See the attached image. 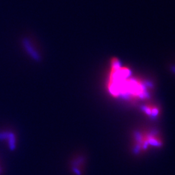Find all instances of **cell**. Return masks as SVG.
<instances>
[{"label":"cell","instance_id":"6da1fadb","mask_svg":"<svg viewBox=\"0 0 175 175\" xmlns=\"http://www.w3.org/2000/svg\"><path fill=\"white\" fill-rule=\"evenodd\" d=\"M107 79V89L113 97L140 100L148 95V88L143 81L133 75L131 70L118 59H112Z\"/></svg>","mask_w":175,"mask_h":175},{"label":"cell","instance_id":"7a4b0ae2","mask_svg":"<svg viewBox=\"0 0 175 175\" xmlns=\"http://www.w3.org/2000/svg\"><path fill=\"white\" fill-rule=\"evenodd\" d=\"M132 149L135 153H145L149 149H157L163 145V139L159 132L154 130H143L134 134Z\"/></svg>","mask_w":175,"mask_h":175},{"label":"cell","instance_id":"3957f363","mask_svg":"<svg viewBox=\"0 0 175 175\" xmlns=\"http://www.w3.org/2000/svg\"><path fill=\"white\" fill-rule=\"evenodd\" d=\"M0 140L6 141L9 145V148L14 150L16 146V138L14 133L10 132H0Z\"/></svg>","mask_w":175,"mask_h":175},{"label":"cell","instance_id":"277c9868","mask_svg":"<svg viewBox=\"0 0 175 175\" xmlns=\"http://www.w3.org/2000/svg\"><path fill=\"white\" fill-rule=\"evenodd\" d=\"M23 44H24V47L25 48V50L27 52L29 53V55L32 57L34 60L39 61L40 60V55H39L38 53L36 51V50L33 48V47L31 45L29 40H27V39H24L23 40Z\"/></svg>","mask_w":175,"mask_h":175},{"label":"cell","instance_id":"5b68a950","mask_svg":"<svg viewBox=\"0 0 175 175\" xmlns=\"http://www.w3.org/2000/svg\"><path fill=\"white\" fill-rule=\"evenodd\" d=\"M143 112L150 117H156L159 113L158 107L150 104H147L143 107Z\"/></svg>","mask_w":175,"mask_h":175},{"label":"cell","instance_id":"8992f818","mask_svg":"<svg viewBox=\"0 0 175 175\" xmlns=\"http://www.w3.org/2000/svg\"><path fill=\"white\" fill-rule=\"evenodd\" d=\"M83 164V159L79 158L76 159L72 163V171L76 175L81 174V166Z\"/></svg>","mask_w":175,"mask_h":175},{"label":"cell","instance_id":"52a82bcc","mask_svg":"<svg viewBox=\"0 0 175 175\" xmlns=\"http://www.w3.org/2000/svg\"><path fill=\"white\" fill-rule=\"evenodd\" d=\"M0 171H1V170H0Z\"/></svg>","mask_w":175,"mask_h":175}]
</instances>
